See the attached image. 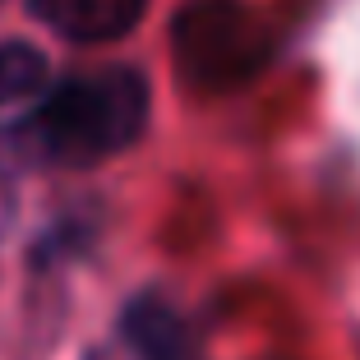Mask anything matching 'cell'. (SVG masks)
Instances as JSON below:
<instances>
[{
  "mask_svg": "<svg viewBox=\"0 0 360 360\" xmlns=\"http://www.w3.org/2000/svg\"><path fill=\"white\" fill-rule=\"evenodd\" d=\"M153 88L139 65H106L93 75L65 79L28 120V143L56 167H93L134 148L148 129Z\"/></svg>",
  "mask_w": 360,
  "mask_h": 360,
  "instance_id": "obj_1",
  "label": "cell"
},
{
  "mask_svg": "<svg viewBox=\"0 0 360 360\" xmlns=\"http://www.w3.org/2000/svg\"><path fill=\"white\" fill-rule=\"evenodd\" d=\"M176 75L194 93H231L273 60V28L240 0H190L171 19Z\"/></svg>",
  "mask_w": 360,
  "mask_h": 360,
  "instance_id": "obj_2",
  "label": "cell"
},
{
  "mask_svg": "<svg viewBox=\"0 0 360 360\" xmlns=\"http://www.w3.org/2000/svg\"><path fill=\"white\" fill-rule=\"evenodd\" d=\"M28 14L65 42H120L143 23L148 0H28Z\"/></svg>",
  "mask_w": 360,
  "mask_h": 360,
  "instance_id": "obj_3",
  "label": "cell"
},
{
  "mask_svg": "<svg viewBox=\"0 0 360 360\" xmlns=\"http://www.w3.org/2000/svg\"><path fill=\"white\" fill-rule=\"evenodd\" d=\"M120 338L139 360H194V328L167 296L139 291L120 309Z\"/></svg>",
  "mask_w": 360,
  "mask_h": 360,
  "instance_id": "obj_4",
  "label": "cell"
},
{
  "mask_svg": "<svg viewBox=\"0 0 360 360\" xmlns=\"http://www.w3.org/2000/svg\"><path fill=\"white\" fill-rule=\"evenodd\" d=\"M51 84V60L32 42H0V106L28 102Z\"/></svg>",
  "mask_w": 360,
  "mask_h": 360,
  "instance_id": "obj_5",
  "label": "cell"
},
{
  "mask_svg": "<svg viewBox=\"0 0 360 360\" xmlns=\"http://www.w3.org/2000/svg\"><path fill=\"white\" fill-rule=\"evenodd\" d=\"M5 217H10V199L0 194V231H5Z\"/></svg>",
  "mask_w": 360,
  "mask_h": 360,
  "instance_id": "obj_6",
  "label": "cell"
}]
</instances>
